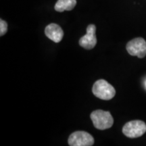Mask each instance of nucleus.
<instances>
[{
	"instance_id": "obj_1",
	"label": "nucleus",
	"mask_w": 146,
	"mask_h": 146,
	"mask_svg": "<svg viewBox=\"0 0 146 146\" xmlns=\"http://www.w3.org/2000/svg\"><path fill=\"white\" fill-rule=\"evenodd\" d=\"M90 118L94 126L100 130H105L112 127L114 119L110 113L108 111L97 110L92 112Z\"/></svg>"
},
{
	"instance_id": "obj_2",
	"label": "nucleus",
	"mask_w": 146,
	"mask_h": 146,
	"mask_svg": "<svg viewBox=\"0 0 146 146\" xmlns=\"http://www.w3.org/2000/svg\"><path fill=\"white\" fill-rule=\"evenodd\" d=\"M92 92L95 96L102 100H110L116 95V90L114 87L104 79H100L95 82Z\"/></svg>"
},
{
	"instance_id": "obj_3",
	"label": "nucleus",
	"mask_w": 146,
	"mask_h": 146,
	"mask_svg": "<svg viewBox=\"0 0 146 146\" xmlns=\"http://www.w3.org/2000/svg\"><path fill=\"white\" fill-rule=\"evenodd\" d=\"M146 132V124L141 120H132L124 125L123 133L129 138H137Z\"/></svg>"
},
{
	"instance_id": "obj_4",
	"label": "nucleus",
	"mask_w": 146,
	"mask_h": 146,
	"mask_svg": "<svg viewBox=\"0 0 146 146\" xmlns=\"http://www.w3.org/2000/svg\"><path fill=\"white\" fill-rule=\"evenodd\" d=\"M68 142L70 146H91L94 144V139L89 133L79 131L72 133Z\"/></svg>"
},
{
	"instance_id": "obj_5",
	"label": "nucleus",
	"mask_w": 146,
	"mask_h": 146,
	"mask_svg": "<svg viewBox=\"0 0 146 146\" xmlns=\"http://www.w3.org/2000/svg\"><path fill=\"white\" fill-rule=\"evenodd\" d=\"M126 49L131 56L143 58L146 56V41L141 37L135 38L128 42Z\"/></svg>"
},
{
	"instance_id": "obj_6",
	"label": "nucleus",
	"mask_w": 146,
	"mask_h": 146,
	"mask_svg": "<svg viewBox=\"0 0 146 146\" xmlns=\"http://www.w3.org/2000/svg\"><path fill=\"white\" fill-rule=\"evenodd\" d=\"M96 31V27L94 25H89L87 28L86 35L79 40V45L86 50L94 48L97 44Z\"/></svg>"
},
{
	"instance_id": "obj_7",
	"label": "nucleus",
	"mask_w": 146,
	"mask_h": 146,
	"mask_svg": "<svg viewBox=\"0 0 146 146\" xmlns=\"http://www.w3.org/2000/svg\"><path fill=\"white\" fill-rule=\"evenodd\" d=\"M45 34L47 37L55 43H59L62 41L64 36L62 29L55 23H51L45 27Z\"/></svg>"
},
{
	"instance_id": "obj_8",
	"label": "nucleus",
	"mask_w": 146,
	"mask_h": 146,
	"mask_svg": "<svg viewBox=\"0 0 146 146\" xmlns=\"http://www.w3.org/2000/svg\"><path fill=\"white\" fill-rule=\"evenodd\" d=\"M76 5V0H58L54 8L58 12H62L65 10L70 11L73 10Z\"/></svg>"
},
{
	"instance_id": "obj_9",
	"label": "nucleus",
	"mask_w": 146,
	"mask_h": 146,
	"mask_svg": "<svg viewBox=\"0 0 146 146\" xmlns=\"http://www.w3.org/2000/svg\"><path fill=\"white\" fill-rule=\"evenodd\" d=\"M8 31V23L5 21L0 20V36H2Z\"/></svg>"
}]
</instances>
